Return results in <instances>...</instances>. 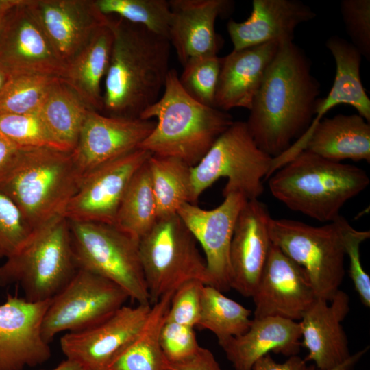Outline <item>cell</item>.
Here are the masks:
<instances>
[{"label": "cell", "mask_w": 370, "mask_h": 370, "mask_svg": "<svg viewBox=\"0 0 370 370\" xmlns=\"http://www.w3.org/2000/svg\"><path fill=\"white\" fill-rule=\"evenodd\" d=\"M33 231L17 206L0 193V258L18 252Z\"/></svg>", "instance_id": "obj_38"}, {"label": "cell", "mask_w": 370, "mask_h": 370, "mask_svg": "<svg viewBox=\"0 0 370 370\" xmlns=\"http://www.w3.org/2000/svg\"><path fill=\"white\" fill-rule=\"evenodd\" d=\"M90 109L61 78L51 86L38 114L49 132L64 150L72 151Z\"/></svg>", "instance_id": "obj_29"}, {"label": "cell", "mask_w": 370, "mask_h": 370, "mask_svg": "<svg viewBox=\"0 0 370 370\" xmlns=\"http://www.w3.org/2000/svg\"><path fill=\"white\" fill-rule=\"evenodd\" d=\"M139 118L157 119L155 127L140 149L154 155L180 158L192 167L234 122L227 112L192 98L182 87L174 69L169 72L162 96Z\"/></svg>", "instance_id": "obj_3"}, {"label": "cell", "mask_w": 370, "mask_h": 370, "mask_svg": "<svg viewBox=\"0 0 370 370\" xmlns=\"http://www.w3.org/2000/svg\"><path fill=\"white\" fill-rule=\"evenodd\" d=\"M279 46L278 42H270L221 57L214 107L225 112L236 108L249 110Z\"/></svg>", "instance_id": "obj_25"}, {"label": "cell", "mask_w": 370, "mask_h": 370, "mask_svg": "<svg viewBox=\"0 0 370 370\" xmlns=\"http://www.w3.org/2000/svg\"><path fill=\"white\" fill-rule=\"evenodd\" d=\"M0 136L19 149L49 147L66 151L53 138L38 113L0 116Z\"/></svg>", "instance_id": "obj_36"}, {"label": "cell", "mask_w": 370, "mask_h": 370, "mask_svg": "<svg viewBox=\"0 0 370 370\" xmlns=\"http://www.w3.org/2000/svg\"><path fill=\"white\" fill-rule=\"evenodd\" d=\"M345 256L349 259V275L356 291L365 307L370 306V277L364 270L360 254V244L370 237L369 230H357L347 221L343 232Z\"/></svg>", "instance_id": "obj_40"}, {"label": "cell", "mask_w": 370, "mask_h": 370, "mask_svg": "<svg viewBox=\"0 0 370 370\" xmlns=\"http://www.w3.org/2000/svg\"><path fill=\"white\" fill-rule=\"evenodd\" d=\"M76 266L69 221L57 216L34 230L29 238L0 267V286L18 284L24 298L44 301L73 278Z\"/></svg>", "instance_id": "obj_6"}, {"label": "cell", "mask_w": 370, "mask_h": 370, "mask_svg": "<svg viewBox=\"0 0 370 370\" xmlns=\"http://www.w3.org/2000/svg\"><path fill=\"white\" fill-rule=\"evenodd\" d=\"M19 0H0V29L8 12Z\"/></svg>", "instance_id": "obj_47"}, {"label": "cell", "mask_w": 370, "mask_h": 370, "mask_svg": "<svg viewBox=\"0 0 370 370\" xmlns=\"http://www.w3.org/2000/svg\"><path fill=\"white\" fill-rule=\"evenodd\" d=\"M301 338L299 322L267 317L253 318L245 333L219 345L234 370H251L259 358L270 352L297 355Z\"/></svg>", "instance_id": "obj_26"}, {"label": "cell", "mask_w": 370, "mask_h": 370, "mask_svg": "<svg viewBox=\"0 0 370 370\" xmlns=\"http://www.w3.org/2000/svg\"><path fill=\"white\" fill-rule=\"evenodd\" d=\"M174 292L164 295L151 305L139 332L106 370H165L166 360L161 349L160 334Z\"/></svg>", "instance_id": "obj_30"}, {"label": "cell", "mask_w": 370, "mask_h": 370, "mask_svg": "<svg viewBox=\"0 0 370 370\" xmlns=\"http://www.w3.org/2000/svg\"><path fill=\"white\" fill-rule=\"evenodd\" d=\"M156 126L151 119L108 116L90 110L71 151L79 175L139 148Z\"/></svg>", "instance_id": "obj_18"}, {"label": "cell", "mask_w": 370, "mask_h": 370, "mask_svg": "<svg viewBox=\"0 0 370 370\" xmlns=\"http://www.w3.org/2000/svg\"><path fill=\"white\" fill-rule=\"evenodd\" d=\"M341 12L352 44L370 60V1L343 0Z\"/></svg>", "instance_id": "obj_39"}, {"label": "cell", "mask_w": 370, "mask_h": 370, "mask_svg": "<svg viewBox=\"0 0 370 370\" xmlns=\"http://www.w3.org/2000/svg\"><path fill=\"white\" fill-rule=\"evenodd\" d=\"M139 255L151 305L189 281L211 286L197 241L177 214L158 219L139 239Z\"/></svg>", "instance_id": "obj_7"}, {"label": "cell", "mask_w": 370, "mask_h": 370, "mask_svg": "<svg viewBox=\"0 0 370 370\" xmlns=\"http://www.w3.org/2000/svg\"><path fill=\"white\" fill-rule=\"evenodd\" d=\"M49 303L8 295L0 304V370H23L50 358L49 343L42 334Z\"/></svg>", "instance_id": "obj_17"}, {"label": "cell", "mask_w": 370, "mask_h": 370, "mask_svg": "<svg viewBox=\"0 0 370 370\" xmlns=\"http://www.w3.org/2000/svg\"><path fill=\"white\" fill-rule=\"evenodd\" d=\"M347 221L340 216L322 226L271 218V242L307 273L317 298L330 301L343 282L345 257L343 232Z\"/></svg>", "instance_id": "obj_9"}, {"label": "cell", "mask_w": 370, "mask_h": 370, "mask_svg": "<svg viewBox=\"0 0 370 370\" xmlns=\"http://www.w3.org/2000/svg\"><path fill=\"white\" fill-rule=\"evenodd\" d=\"M27 4L64 64L110 20L95 0H27Z\"/></svg>", "instance_id": "obj_20"}, {"label": "cell", "mask_w": 370, "mask_h": 370, "mask_svg": "<svg viewBox=\"0 0 370 370\" xmlns=\"http://www.w3.org/2000/svg\"><path fill=\"white\" fill-rule=\"evenodd\" d=\"M69 222L77 269L114 283L138 304H151L140 260L139 240L112 224Z\"/></svg>", "instance_id": "obj_8"}, {"label": "cell", "mask_w": 370, "mask_h": 370, "mask_svg": "<svg viewBox=\"0 0 370 370\" xmlns=\"http://www.w3.org/2000/svg\"><path fill=\"white\" fill-rule=\"evenodd\" d=\"M204 284L197 280L187 282L174 292L166 320L195 328L201 311V290Z\"/></svg>", "instance_id": "obj_42"}, {"label": "cell", "mask_w": 370, "mask_h": 370, "mask_svg": "<svg viewBox=\"0 0 370 370\" xmlns=\"http://www.w3.org/2000/svg\"><path fill=\"white\" fill-rule=\"evenodd\" d=\"M151 307V304L124 305L92 327L65 333L60 344L66 359L75 362L83 370H106L139 332Z\"/></svg>", "instance_id": "obj_15"}, {"label": "cell", "mask_w": 370, "mask_h": 370, "mask_svg": "<svg viewBox=\"0 0 370 370\" xmlns=\"http://www.w3.org/2000/svg\"><path fill=\"white\" fill-rule=\"evenodd\" d=\"M168 40L184 66L201 57L217 56L221 41L215 32L219 16L228 14V0H169Z\"/></svg>", "instance_id": "obj_22"}, {"label": "cell", "mask_w": 370, "mask_h": 370, "mask_svg": "<svg viewBox=\"0 0 370 370\" xmlns=\"http://www.w3.org/2000/svg\"><path fill=\"white\" fill-rule=\"evenodd\" d=\"M165 370H222L213 354L200 347L190 357L176 362H166Z\"/></svg>", "instance_id": "obj_43"}, {"label": "cell", "mask_w": 370, "mask_h": 370, "mask_svg": "<svg viewBox=\"0 0 370 370\" xmlns=\"http://www.w3.org/2000/svg\"><path fill=\"white\" fill-rule=\"evenodd\" d=\"M195 328L165 320L160 334V343L168 362L185 360L200 348Z\"/></svg>", "instance_id": "obj_41"}, {"label": "cell", "mask_w": 370, "mask_h": 370, "mask_svg": "<svg viewBox=\"0 0 370 370\" xmlns=\"http://www.w3.org/2000/svg\"><path fill=\"white\" fill-rule=\"evenodd\" d=\"M307 367L306 361L297 355L289 356L284 362H278L268 354L259 358L251 370H306Z\"/></svg>", "instance_id": "obj_44"}, {"label": "cell", "mask_w": 370, "mask_h": 370, "mask_svg": "<svg viewBox=\"0 0 370 370\" xmlns=\"http://www.w3.org/2000/svg\"><path fill=\"white\" fill-rule=\"evenodd\" d=\"M47 370H83V369L75 362L66 359L55 367Z\"/></svg>", "instance_id": "obj_48"}, {"label": "cell", "mask_w": 370, "mask_h": 370, "mask_svg": "<svg viewBox=\"0 0 370 370\" xmlns=\"http://www.w3.org/2000/svg\"><path fill=\"white\" fill-rule=\"evenodd\" d=\"M254 318L300 321L317 296L305 269L272 243L254 291Z\"/></svg>", "instance_id": "obj_16"}, {"label": "cell", "mask_w": 370, "mask_h": 370, "mask_svg": "<svg viewBox=\"0 0 370 370\" xmlns=\"http://www.w3.org/2000/svg\"><path fill=\"white\" fill-rule=\"evenodd\" d=\"M101 13L115 14L168 39L171 8L166 0H95Z\"/></svg>", "instance_id": "obj_35"}, {"label": "cell", "mask_w": 370, "mask_h": 370, "mask_svg": "<svg viewBox=\"0 0 370 370\" xmlns=\"http://www.w3.org/2000/svg\"><path fill=\"white\" fill-rule=\"evenodd\" d=\"M113 34L109 23L97 29L85 46L66 64L62 79L92 110H103L101 81L109 65Z\"/></svg>", "instance_id": "obj_28"}, {"label": "cell", "mask_w": 370, "mask_h": 370, "mask_svg": "<svg viewBox=\"0 0 370 370\" xmlns=\"http://www.w3.org/2000/svg\"><path fill=\"white\" fill-rule=\"evenodd\" d=\"M272 161L273 158L257 146L246 123L234 121L191 168L195 203L221 177L227 180L223 197L239 193L247 200L258 199L264 192L262 180L269 177Z\"/></svg>", "instance_id": "obj_10"}, {"label": "cell", "mask_w": 370, "mask_h": 370, "mask_svg": "<svg viewBox=\"0 0 370 370\" xmlns=\"http://www.w3.org/2000/svg\"><path fill=\"white\" fill-rule=\"evenodd\" d=\"M158 219L177 214L185 203L194 204L191 168L182 160L151 154L148 160Z\"/></svg>", "instance_id": "obj_31"}, {"label": "cell", "mask_w": 370, "mask_h": 370, "mask_svg": "<svg viewBox=\"0 0 370 370\" xmlns=\"http://www.w3.org/2000/svg\"><path fill=\"white\" fill-rule=\"evenodd\" d=\"M81 176L72 153L49 147L21 149L0 182L9 198L34 230L62 215L77 190Z\"/></svg>", "instance_id": "obj_5"}, {"label": "cell", "mask_w": 370, "mask_h": 370, "mask_svg": "<svg viewBox=\"0 0 370 370\" xmlns=\"http://www.w3.org/2000/svg\"><path fill=\"white\" fill-rule=\"evenodd\" d=\"M58 79L42 75H10L0 91V116L38 113Z\"/></svg>", "instance_id": "obj_34"}, {"label": "cell", "mask_w": 370, "mask_h": 370, "mask_svg": "<svg viewBox=\"0 0 370 370\" xmlns=\"http://www.w3.org/2000/svg\"><path fill=\"white\" fill-rule=\"evenodd\" d=\"M20 149L0 136V182L12 169Z\"/></svg>", "instance_id": "obj_45"}, {"label": "cell", "mask_w": 370, "mask_h": 370, "mask_svg": "<svg viewBox=\"0 0 370 370\" xmlns=\"http://www.w3.org/2000/svg\"><path fill=\"white\" fill-rule=\"evenodd\" d=\"M319 95L304 51L280 42L245 122L257 146L273 158L285 152L310 127Z\"/></svg>", "instance_id": "obj_1"}, {"label": "cell", "mask_w": 370, "mask_h": 370, "mask_svg": "<svg viewBox=\"0 0 370 370\" xmlns=\"http://www.w3.org/2000/svg\"><path fill=\"white\" fill-rule=\"evenodd\" d=\"M127 293L114 283L78 269L69 282L50 299L42 334L50 343L62 332H79L105 320L124 306Z\"/></svg>", "instance_id": "obj_11"}, {"label": "cell", "mask_w": 370, "mask_h": 370, "mask_svg": "<svg viewBox=\"0 0 370 370\" xmlns=\"http://www.w3.org/2000/svg\"><path fill=\"white\" fill-rule=\"evenodd\" d=\"M9 73L0 64V91L3 88V86L10 77Z\"/></svg>", "instance_id": "obj_49"}, {"label": "cell", "mask_w": 370, "mask_h": 370, "mask_svg": "<svg viewBox=\"0 0 370 370\" xmlns=\"http://www.w3.org/2000/svg\"><path fill=\"white\" fill-rule=\"evenodd\" d=\"M0 64L10 75L32 74L62 78L60 60L27 0H19L7 14L0 29Z\"/></svg>", "instance_id": "obj_13"}, {"label": "cell", "mask_w": 370, "mask_h": 370, "mask_svg": "<svg viewBox=\"0 0 370 370\" xmlns=\"http://www.w3.org/2000/svg\"><path fill=\"white\" fill-rule=\"evenodd\" d=\"M369 182L360 167L304 150L269 177V186L273 196L289 209L329 223L337 219L344 204Z\"/></svg>", "instance_id": "obj_4"}, {"label": "cell", "mask_w": 370, "mask_h": 370, "mask_svg": "<svg viewBox=\"0 0 370 370\" xmlns=\"http://www.w3.org/2000/svg\"><path fill=\"white\" fill-rule=\"evenodd\" d=\"M349 298L338 290L330 301L317 298L299 323L303 346L308 354L304 359L321 370L334 368L352 355L342 321L349 311Z\"/></svg>", "instance_id": "obj_23"}, {"label": "cell", "mask_w": 370, "mask_h": 370, "mask_svg": "<svg viewBox=\"0 0 370 370\" xmlns=\"http://www.w3.org/2000/svg\"><path fill=\"white\" fill-rule=\"evenodd\" d=\"M326 47L336 63L332 86L325 98H319L314 119L305 133L282 155L273 159L271 171H277L305 149L312 132L324 115L339 104H348L358 114L370 122V99L363 87L360 73L362 56L349 42L338 36L326 41Z\"/></svg>", "instance_id": "obj_19"}, {"label": "cell", "mask_w": 370, "mask_h": 370, "mask_svg": "<svg viewBox=\"0 0 370 370\" xmlns=\"http://www.w3.org/2000/svg\"><path fill=\"white\" fill-rule=\"evenodd\" d=\"M147 160L131 179L114 223L118 228L138 240L152 228L158 220L156 201Z\"/></svg>", "instance_id": "obj_32"}, {"label": "cell", "mask_w": 370, "mask_h": 370, "mask_svg": "<svg viewBox=\"0 0 370 370\" xmlns=\"http://www.w3.org/2000/svg\"><path fill=\"white\" fill-rule=\"evenodd\" d=\"M247 201L241 193H233L213 209L185 203L177 212L202 247L211 286L221 291L231 288L230 245L238 217Z\"/></svg>", "instance_id": "obj_14"}, {"label": "cell", "mask_w": 370, "mask_h": 370, "mask_svg": "<svg viewBox=\"0 0 370 370\" xmlns=\"http://www.w3.org/2000/svg\"><path fill=\"white\" fill-rule=\"evenodd\" d=\"M369 347L357 352L356 353L352 354L349 358H347L343 363L339 365L326 370H351L354 365L361 359V358L367 353ZM306 370H321L317 368L314 365L308 366Z\"/></svg>", "instance_id": "obj_46"}, {"label": "cell", "mask_w": 370, "mask_h": 370, "mask_svg": "<svg viewBox=\"0 0 370 370\" xmlns=\"http://www.w3.org/2000/svg\"><path fill=\"white\" fill-rule=\"evenodd\" d=\"M110 26L113 42L104 78L102 112L139 118L164 90L171 45L166 38L121 18L110 16Z\"/></svg>", "instance_id": "obj_2"}, {"label": "cell", "mask_w": 370, "mask_h": 370, "mask_svg": "<svg viewBox=\"0 0 370 370\" xmlns=\"http://www.w3.org/2000/svg\"><path fill=\"white\" fill-rule=\"evenodd\" d=\"M316 16V12L299 0H253L249 18L243 22L230 19L227 30L233 50H241L270 42L293 40L297 27Z\"/></svg>", "instance_id": "obj_24"}, {"label": "cell", "mask_w": 370, "mask_h": 370, "mask_svg": "<svg viewBox=\"0 0 370 370\" xmlns=\"http://www.w3.org/2000/svg\"><path fill=\"white\" fill-rule=\"evenodd\" d=\"M151 153L137 149L104 163L81 177L62 216L69 221L114 225L116 214L136 171Z\"/></svg>", "instance_id": "obj_12"}, {"label": "cell", "mask_w": 370, "mask_h": 370, "mask_svg": "<svg viewBox=\"0 0 370 370\" xmlns=\"http://www.w3.org/2000/svg\"><path fill=\"white\" fill-rule=\"evenodd\" d=\"M251 311L210 285L201 290L200 317L197 327L212 332L218 343L240 336L249 328Z\"/></svg>", "instance_id": "obj_33"}, {"label": "cell", "mask_w": 370, "mask_h": 370, "mask_svg": "<svg viewBox=\"0 0 370 370\" xmlns=\"http://www.w3.org/2000/svg\"><path fill=\"white\" fill-rule=\"evenodd\" d=\"M221 64V58L218 56L201 57L188 62L179 75L182 87L197 101L214 107Z\"/></svg>", "instance_id": "obj_37"}, {"label": "cell", "mask_w": 370, "mask_h": 370, "mask_svg": "<svg viewBox=\"0 0 370 370\" xmlns=\"http://www.w3.org/2000/svg\"><path fill=\"white\" fill-rule=\"evenodd\" d=\"M304 150L325 159L370 162V124L359 114L323 118L313 129Z\"/></svg>", "instance_id": "obj_27"}, {"label": "cell", "mask_w": 370, "mask_h": 370, "mask_svg": "<svg viewBox=\"0 0 370 370\" xmlns=\"http://www.w3.org/2000/svg\"><path fill=\"white\" fill-rule=\"evenodd\" d=\"M271 219L267 206L258 199L248 200L238 217L230 249L231 288L244 297L253 295L267 260Z\"/></svg>", "instance_id": "obj_21"}]
</instances>
